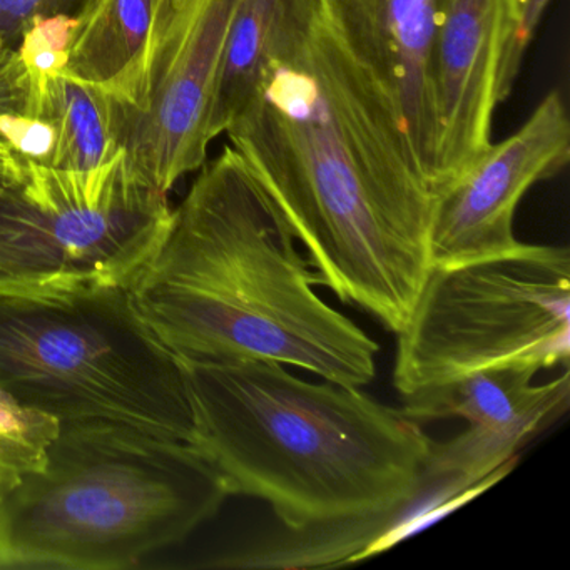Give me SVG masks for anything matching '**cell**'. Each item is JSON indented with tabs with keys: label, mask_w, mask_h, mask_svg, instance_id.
I'll list each match as a JSON object with an SVG mask.
<instances>
[{
	"label": "cell",
	"mask_w": 570,
	"mask_h": 570,
	"mask_svg": "<svg viewBox=\"0 0 570 570\" xmlns=\"http://www.w3.org/2000/svg\"><path fill=\"white\" fill-rule=\"evenodd\" d=\"M570 158V122L559 91L549 92L525 125L490 148L433 202L432 266L492 258L519 248L517 206L537 183L552 178Z\"/></svg>",
	"instance_id": "obj_11"
},
{
	"label": "cell",
	"mask_w": 570,
	"mask_h": 570,
	"mask_svg": "<svg viewBox=\"0 0 570 570\" xmlns=\"http://www.w3.org/2000/svg\"><path fill=\"white\" fill-rule=\"evenodd\" d=\"M315 286L282 213L226 148L203 165L128 288L183 358L265 360L362 389L375 380L379 343Z\"/></svg>",
	"instance_id": "obj_2"
},
{
	"label": "cell",
	"mask_w": 570,
	"mask_h": 570,
	"mask_svg": "<svg viewBox=\"0 0 570 570\" xmlns=\"http://www.w3.org/2000/svg\"><path fill=\"white\" fill-rule=\"evenodd\" d=\"M228 497L189 443L109 420L61 422L45 469L0 502V569H129Z\"/></svg>",
	"instance_id": "obj_4"
},
{
	"label": "cell",
	"mask_w": 570,
	"mask_h": 570,
	"mask_svg": "<svg viewBox=\"0 0 570 570\" xmlns=\"http://www.w3.org/2000/svg\"><path fill=\"white\" fill-rule=\"evenodd\" d=\"M166 195L125 151L78 175L0 146V289L128 286L168 229Z\"/></svg>",
	"instance_id": "obj_7"
},
{
	"label": "cell",
	"mask_w": 570,
	"mask_h": 570,
	"mask_svg": "<svg viewBox=\"0 0 570 570\" xmlns=\"http://www.w3.org/2000/svg\"><path fill=\"white\" fill-rule=\"evenodd\" d=\"M517 22V0H435V195L492 145L493 112L512 92L522 62Z\"/></svg>",
	"instance_id": "obj_10"
},
{
	"label": "cell",
	"mask_w": 570,
	"mask_h": 570,
	"mask_svg": "<svg viewBox=\"0 0 570 570\" xmlns=\"http://www.w3.org/2000/svg\"><path fill=\"white\" fill-rule=\"evenodd\" d=\"M0 386L59 422L109 420L191 440L178 356L125 285L0 289Z\"/></svg>",
	"instance_id": "obj_5"
},
{
	"label": "cell",
	"mask_w": 570,
	"mask_h": 570,
	"mask_svg": "<svg viewBox=\"0 0 570 570\" xmlns=\"http://www.w3.org/2000/svg\"><path fill=\"white\" fill-rule=\"evenodd\" d=\"M165 0H89L78 14L65 71L121 106L141 98Z\"/></svg>",
	"instance_id": "obj_13"
},
{
	"label": "cell",
	"mask_w": 570,
	"mask_h": 570,
	"mask_svg": "<svg viewBox=\"0 0 570 570\" xmlns=\"http://www.w3.org/2000/svg\"><path fill=\"white\" fill-rule=\"evenodd\" d=\"M35 81L18 48L0 39V122L12 115H31ZM0 146L2 135H0Z\"/></svg>",
	"instance_id": "obj_19"
},
{
	"label": "cell",
	"mask_w": 570,
	"mask_h": 570,
	"mask_svg": "<svg viewBox=\"0 0 570 570\" xmlns=\"http://www.w3.org/2000/svg\"><path fill=\"white\" fill-rule=\"evenodd\" d=\"M88 2L89 0H0V39L8 45H19L26 29L36 19L51 16L76 18Z\"/></svg>",
	"instance_id": "obj_18"
},
{
	"label": "cell",
	"mask_w": 570,
	"mask_h": 570,
	"mask_svg": "<svg viewBox=\"0 0 570 570\" xmlns=\"http://www.w3.org/2000/svg\"><path fill=\"white\" fill-rule=\"evenodd\" d=\"M225 132L308 253L320 286L399 333L432 268L435 193L395 106L318 0H296Z\"/></svg>",
	"instance_id": "obj_1"
},
{
	"label": "cell",
	"mask_w": 570,
	"mask_h": 570,
	"mask_svg": "<svg viewBox=\"0 0 570 570\" xmlns=\"http://www.w3.org/2000/svg\"><path fill=\"white\" fill-rule=\"evenodd\" d=\"M570 358V253L527 245L432 266L396 333L400 395L480 370H549Z\"/></svg>",
	"instance_id": "obj_6"
},
{
	"label": "cell",
	"mask_w": 570,
	"mask_h": 570,
	"mask_svg": "<svg viewBox=\"0 0 570 570\" xmlns=\"http://www.w3.org/2000/svg\"><path fill=\"white\" fill-rule=\"evenodd\" d=\"M78 16H51L36 19L18 45V52L31 78L65 71L69 45L75 35Z\"/></svg>",
	"instance_id": "obj_17"
},
{
	"label": "cell",
	"mask_w": 570,
	"mask_h": 570,
	"mask_svg": "<svg viewBox=\"0 0 570 570\" xmlns=\"http://www.w3.org/2000/svg\"><path fill=\"white\" fill-rule=\"evenodd\" d=\"M235 2L165 0L141 98L135 106L116 102L119 145L129 165L161 191L206 163L216 79Z\"/></svg>",
	"instance_id": "obj_8"
},
{
	"label": "cell",
	"mask_w": 570,
	"mask_h": 570,
	"mask_svg": "<svg viewBox=\"0 0 570 570\" xmlns=\"http://www.w3.org/2000/svg\"><path fill=\"white\" fill-rule=\"evenodd\" d=\"M295 6L296 0H236L213 98L212 139L228 129L248 101Z\"/></svg>",
	"instance_id": "obj_15"
},
{
	"label": "cell",
	"mask_w": 570,
	"mask_h": 570,
	"mask_svg": "<svg viewBox=\"0 0 570 570\" xmlns=\"http://www.w3.org/2000/svg\"><path fill=\"white\" fill-rule=\"evenodd\" d=\"M537 370L500 366L403 395L402 412L415 422L463 419L469 426L449 442H433L426 495L446 500L502 479L517 452L546 423L569 409V370L533 383Z\"/></svg>",
	"instance_id": "obj_9"
},
{
	"label": "cell",
	"mask_w": 570,
	"mask_h": 570,
	"mask_svg": "<svg viewBox=\"0 0 570 570\" xmlns=\"http://www.w3.org/2000/svg\"><path fill=\"white\" fill-rule=\"evenodd\" d=\"M550 0H517V36H515V51L520 61L525 55L527 48L532 42L535 36L537 28L542 21L543 12Z\"/></svg>",
	"instance_id": "obj_20"
},
{
	"label": "cell",
	"mask_w": 570,
	"mask_h": 570,
	"mask_svg": "<svg viewBox=\"0 0 570 570\" xmlns=\"http://www.w3.org/2000/svg\"><path fill=\"white\" fill-rule=\"evenodd\" d=\"M59 430L56 416L24 405L0 386V502L26 476L45 469Z\"/></svg>",
	"instance_id": "obj_16"
},
{
	"label": "cell",
	"mask_w": 570,
	"mask_h": 570,
	"mask_svg": "<svg viewBox=\"0 0 570 570\" xmlns=\"http://www.w3.org/2000/svg\"><path fill=\"white\" fill-rule=\"evenodd\" d=\"M178 360L189 445L229 497L263 500L286 529L410 515L426 495L433 440L402 410L358 386L306 382L282 363Z\"/></svg>",
	"instance_id": "obj_3"
},
{
	"label": "cell",
	"mask_w": 570,
	"mask_h": 570,
	"mask_svg": "<svg viewBox=\"0 0 570 570\" xmlns=\"http://www.w3.org/2000/svg\"><path fill=\"white\" fill-rule=\"evenodd\" d=\"M346 51L395 106L433 189L439 122L433 95L435 0H318Z\"/></svg>",
	"instance_id": "obj_12"
},
{
	"label": "cell",
	"mask_w": 570,
	"mask_h": 570,
	"mask_svg": "<svg viewBox=\"0 0 570 570\" xmlns=\"http://www.w3.org/2000/svg\"><path fill=\"white\" fill-rule=\"evenodd\" d=\"M31 115L48 121L55 132L49 168L89 175L122 153L115 98L68 72L36 79Z\"/></svg>",
	"instance_id": "obj_14"
}]
</instances>
